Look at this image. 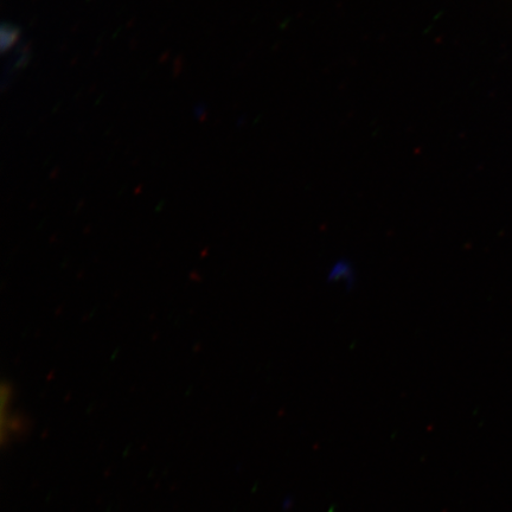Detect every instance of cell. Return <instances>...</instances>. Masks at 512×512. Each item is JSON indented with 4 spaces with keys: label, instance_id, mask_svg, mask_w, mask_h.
<instances>
[{
    "label": "cell",
    "instance_id": "cell-1",
    "mask_svg": "<svg viewBox=\"0 0 512 512\" xmlns=\"http://www.w3.org/2000/svg\"><path fill=\"white\" fill-rule=\"evenodd\" d=\"M326 278L331 284L351 287L355 283V268L347 259H339L329 267Z\"/></svg>",
    "mask_w": 512,
    "mask_h": 512
}]
</instances>
